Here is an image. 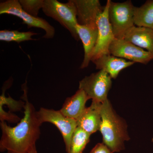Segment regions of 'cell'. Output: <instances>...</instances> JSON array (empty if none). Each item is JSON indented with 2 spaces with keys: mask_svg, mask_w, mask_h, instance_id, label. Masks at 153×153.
I'll list each match as a JSON object with an SVG mask.
<instances>
[{
  "mask_svg": "<svg viewBox=\"0 0 153 153\" xmlns=\"http://www.w3.org/2000/svg\"><path fill=\"white\" fill-rule=\"evenodd\" d=\"M24 94L22 98L25 101L24 116L16 126H10L6 122H1L2 135L0 151L7 153H27L39 139L41 125L36 116L33 104L28 100L27 84L23 85Z\"/></svg>",
  "mask_w": 153,
  "mask_h": 153,
  "instance_id": "obj_1",
  "label": "cell"
},
{
  "mask_svg": "<svg viewBox=\"0 0 153 153\" xmlns=\"http://www.w3.org/2000/svg\"><path fill=\"white\" fill-rule=\"evenodd\" d=\"M101 122L99 130L103 143L113 153L125 149L124 142L130 139L125 122L118 116L108 99L102 103Z\"/></svg>",
  "mask_w": 153,
  "mask_h": 153,
  "instance_id": "obj_2",
  "label": "cell"
},
{
  "mask_svg": "<svg viewBox=\"0 0 153 153\" xmlns=\"http://www.w3.org/2000/svg\"><path fill=\"white\" fill-rule=\"evenodd\" d=\"M42 10L47 16L57 21L71 33L76 41L79 38L76 31L78 24L76 7L72 0L62 3L57 0H44Z\"/></svg>",
  "mask_w": 153,
  "mask_h": 153,
  "instance_id": "obj_3",
  "label": "cell"
},
{
  "mask_svg": "<svg viewBox=\"0 0 153 153\" xmlns=\"http://www.w3.org/2000/svg\"><path fill=\"white\" fill-rule=\"evenodd\" d=\"M134 7L130 0L122 3L109 0L108 20L115 38L123 39L128 30L134 26Z\"/></svg>",
  "mask_w": 153,
  "mask_h": 153,
  "instance_id": "obj_4",
  "label": "cell"
},
{
  "mask_svg": "<svg viewBox=\"0 0 153 153\" xmlns=\"http://www.w3.org/2000/svg\"><path fill=\"white\" fill-rule=\"evenodd\" d=\"M111 84V78L109 74L103 70H99L79 81V89L84 91L92 101L102 103L108 99V94Z\"/></svg>",
  "mask_w": 153,
  "mask_h": 153,
  "instance_id": "obj_5",
  "label": "cell"
},
{
  "mask_svg": "<svg viewBox=\"0 0 153 153\" xmlns=\"http://www.w3.org/2000/svg\"><path fill=\"white\" fill-rule=\"evenodd\" d=\"M36 116L40 123H50L56 126L60 131L68 153L71 137L77 127V121L65 116L60 111L41 108L36 111Z\"/></svg>",
  "mask_w": 153,
  "mask_h": 153,
  "instance_id": "obj_6",
  "label": "cell"
},
{
  "mask_svg": "<svg viewBox=\"0 0 153 153\" xmlns=\"http://www.w3.org/2000/svg\"><path fill=\"white\" fill-rule=\"evenodd\" d=\"M9 14L20 18L23 24H26L28 28L36 27L44 30L45 34L43 38H52L55 36L54 27L47 21L42 18L33 17L26 13L22 9L18 0H8L0 3V14Z\"/></svg>",
  "mask_w": 153,
  "mask_h": 153,
  "instance_id": "obj_7",
  "label": "cell"
},
{
  "mask_svg": "<svg viewBox=\"0 0 153 153\" xmlns=\"http://www.w3.org/2000/svg\"><path fill=\"white\" fill-rule=\"evenodd\" d=\"M110 54L134 63L148 64L153 60V54L124 40L114 38L109 48Z\"/></svg>",
  "mask_w": 153,
  "mask_h": 153,
  "instance_id": "obj_8",
  "label": "cell"
},
{
  "mask_svg": "<svg viewBox=\"0 0 153 153\" xmlns=\"http://www.w3.org/2000/svg\"><path fill=\"white\" fill-rule=\"evenodd\" d=\"M108 7L109 0H108L104 10L97 18V25L98 31V38L95 48L91 54V61L102 55L110 54L109 47L115 38L108 20Z\"/></svg>",
  "mask_w": 153,
  "mask_h": 153,
  "instance_id": "obj_9",
  "label": "cell"
},
{
  "mask_svg": "<svg viewBox=\"0 0 153 153\" xmlns=\"http://www.w3.org/2000/svg\"><path fill=\"white\" fill-rule=\"evenodd\" d=\"M76 7L77 22L79 25L97 28V18L104 10L98 0H72Z\"/></svg>",
  "mask_w": 153,
  "mask_h": 153,
  "instance_id": "obj_10",
  "label": "cell"
},
{
  "mask_svg": "<svg viewBox=\"0 0 153 153\" xmlns=\"http://www.w3.org/2000/svg\"><path fill=\"white\" fill-rule=\"evenodd\" d=\"M102 103L92 101L90 106L86 108L77 120V127L87 133L92 134L100 128L101 122Z\"/></svg>",
  "mask_w": 153,
  "mask_h": 153,
  "instance_id": "obj_11",
  "label": "cell"
},
{
  "mask_svg": "<svg viewBox=\"0 0 153 153\" xmlns=\"http://www.w3.org/2000/svg\"><path fill=\"white\" fill-rule=\"evenodd\" d=\"M92 62L96 69L105 71L113 79H116L122 70L134 63L110 54L102 55Z\"/></svg>",
  "mask_w": 153,
  "mask_h": 153,
  "instance_id": "obj_12",
  "label": "cell"
},
{
  "mask_svg": "<svg viewBox=\"0 0 153 153\" xmlns=\"http://www.w3.org/2000/svg\"><path fill=\"white\" fill-rule=\"evenodd\" d=\"M76 31L79 39L82 41L84 49V58L80 68H84L88 66L91 61V54L95 48L98 38V29L77 24Z\"/></svg>",
  "mask_w": 153,
  "mask_h": 153,
  "instance_id": "obj_13",
  "label": "cell"
},
{
  "mask_svg": "<svg viewBox=\"0 0 153 153\" xmlns=\"http://www.w3.org/2000/svg\"><path fill=\"white\" fill-rule=\"evenodd\" d=\"M88 100L84 91L79 89L74 95L66 99L60 111L65 116L77 120L86 108L85 103Z\"/></svg>",
  "mask_w": 153,
  "mask_h": 153,
  "instance_id": "obj_14",
  "label": "cell"
},
{
  "mask_svg": "<svg viewBox=\"0 0 153 153\" xmlns=\"http://www.w3.org/2000/svg\"><path fill=\"white\" fill-rule=\"evenodd\" d=\"M123 39L153 54L152 29L134 25L128 30Z\"/></svg>",
  "mask_w": 153,
  "mask_h": 153,
  "instance_id": "obj_15",
  "label": "cell"
},
{
  "mask_svg": "<svg viewBox=\"0 0 153 153\" xmlns=\"http://www.w3.org/2000/svg\"><path fill=\"white\" fill-rule=\"evenodd\" d=\"M134 19L135 26L153 30V0L146 1L139 7H135Z\"/></svg>",
  "mask_w": 153,
  "mask_h": 153,
  "instance_id": "obj_16",
  "label": "cell"
},
{
  "mask_svg": "<svg viewBox=\"0 0 153 153\" xmlns=\"http://www.w3.org/2000/svg\"><path fill=\"white\" fill-rule=\"evenodd\" d=\"M91 135L77 127L71 137L68 153H82L89 142Z\"/></svg>",
  "mask_w": 153,
  "mask_h": 153,
  "instance_id": "obj_17",
  "label": "cell"
},
{
  "mask_svg": "<svg viewBox=\"0 0 153 153\" xmlns=\"http://www.w3.org/2000/svg\"><path fill=\"white\" fill-rule=\"evenodd\" d=\"M38 34L33 32H21L18 30H2L0 31V40L20 43L23 41L34 40L32 37Z\"/></svg>",
  "mask_w": 153,
  "mask_h": 153,
  "instance_id": "obj_18",
  "label": "cell"
},
{
  "mask_svg": "<svg viewBox=\"0 0 153 153\" xmlns=\"http://www.w3.org/2000/svg\"><path fill=\"white\" fill-rule=\"evenodd\" d=\"M19 2L24 11L35 17H38L44 4V0H20Z\"/></svg>",
  "mask_w": 153,
  "mask_h": 153,
  "instance_id": "obj_19",
  "label": "cell"
},
{
  "mask_svg": "<svg viewBox=\"0 0 153 153\" xmlns=\"http://www.w3.org/2000/svg\"><path fill=\"white\" fill-rule=\"evenodd\" d=\"M5 89H3V92L0 97V105H6L8 107L10 111H21L22 108H24L25 102L20 100L17 101L12 98L11 97H6L5 95Z\"/></svg>",
  "mask_w": 153,
  "mask_h": 153,
  "instance_id": "obj_20",
  "label": "cell"
},
{
  "mask_svg": "<svg viewBox=\"0 0 153 153\" xmlns=\"http://www.w3.org/2000/svg\"><path fill=\"white\" fill-rule=\"evenodd\" d=\"M90 153H113L103 143H99L93 148Z\"/></svg>",
  "mask_w": 153,
  "mask_h": 153,
  "instance_id": "obj_21",
  "label": "cell"
},
{
  "mask_svg": "<svg viewBox=\"0 0 153 153\" xmlns=\"http://www.w3.org/2000/svg\"><path fill=\"white\" fill-rule=\"evenodd\" d=\"M27 153H38L36 149V146H34Z\"/></svg>",
  "mask_w": 153,
  "mask_h": 153,
  "instance_id": "obj_22",
  "label": "cell"
},
{
  "mask_svg": "<svg viewBox=\"0 0 153 153\" xmlns=\"http://www.w3.org/2000/svg\"><path fill=\"white\" fill-rule=\"evenodd\" d=\"M152 142H153V138L152 139Z\"/></svg>",
  "mask_w": 153,
  "mask_h": 153,
  "instance_id": "obj_23",
  "label": "cell"
}]
</instances>
